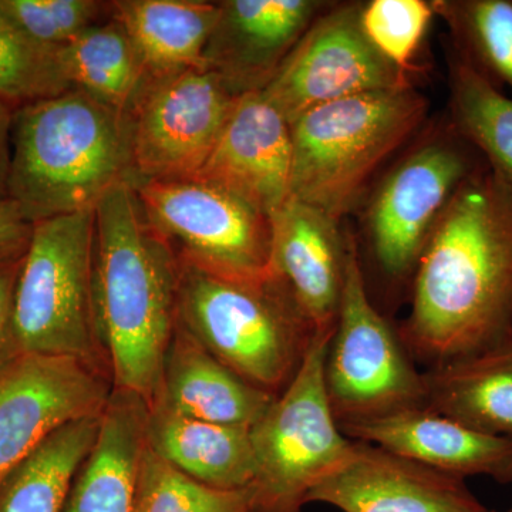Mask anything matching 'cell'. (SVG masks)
Wrapping results in <instances>:
<instances>
[{
    "mask_svg": "<svg viewBox=\"0 0 512 512\" xmlns=\"http://www.w3.org/2000/svg\"><path fill=\"white\" fill-rule=\"evenodd\" d=\"M397 329L427 369L512 342V184L490 167L461 185L413 275Z\"/></svg>",
    "mask_w": 512,
    "mask_h": 512,
    "instance_id": "1",
    "label": "cell"
},
{
    "mask_svg": "<svg viewBox=\"0 0 512 512\" xmlns=\"http://www.w3.org/2000/svg\"><path fill=\"white\" fill-rule=\"evenodd\" d=\"M180 261L148 222L130 178L94 208L92 311L114 389L156 400L178 323Z\"/></svg>",
    "mask_w": 512,
    "mask_h": 512,
    "instance_id": "2",
    "label": "cell"
},
{
    "mask_svg": "<svg viewBox=\"0 0 512 512\" xmlns=\"http://www.w3.org/2000/svg\"><path fill=\"white\" fill-rule=\"evenodd\" d=\"M131 178L123 114L79 89L13 113L8 197L26 220L92 211Z\"/></svg>",
    "mask_w": 512,
    "mask_h": 512,
    "instance_id": "3",
    "label": "cell"
},
{
    "mask_svg": "<svg viewBox=\"0 0 512 512\" xmlns=\"http://www.w3.org/2000/svg\"><path fill=\"white\" fill-rule=\"evenodd\" d=\"M178 323L232 372L274 396L292 382L318 332L276 272L235 279L181 261Z\"/></svg>",
    "mask_w": 512,
    "mask_h": 512,
    "instance_id": "4",
    "label": "cell"
},
{
    "mask_svg": "<svg viewBox=\"0 0 512 512\" xmlns=\"http://www.w3.org/2000/svg\"><path fill=\"white\" fill-rule=\"evenodd\" d=\"M426 114L427 100L413 87L357 94L305 111L291 123V198L340 222Z\"/></svg>",
    "mask_w": 512,
    "mask_h": 512,
    "instance_id": "5",
    "label": "cell"
},
{
    "mask_svg": "<svg viewBox=\"0 0 512 512\" xmlns=\"http://www.w3.org/2000/svg\"><path fill=\"white\" fill-rule=\"evenodd\" d=\"M333 330H318L298 373L249 429L256 476L254 512H301L306 497L353 450L326 397L323 367Z\"/></svg>",
    "mask_w": 512,
    "mask_h": 512,
    "instance_id": "6",
    "label": "cell"
},
{
    "mask_svg": "<svg viewBox=\"0 0 512 512\" xmlns=\"http://www.w3.org/2000/svg\"><path fill=\"white\" fill-rule=\"evenodd\" d=\"M94 210L33 224L13 311L19 353L94 363Z\"/></svg>",
    "mask_w": 512,
    "mask_h": 512,
    "instance_id": "7",
    "label": "cell"
},
{
    "mask_svg": "<svg viewBox=\"0 0 512 512\" xmlns=\"http://www.w3.org/2000/svg\"><path fill=\"white\" fill-rule=\"evenodd\" d=\"M326 397L339 427L421 409L423 372L399 333L370 301L359 252L348 235L345 282L323 367Z\"/></svg>",
    "mask_w": 512,
    "mask_h": 512,
    "instance_id": "8",
    "label": "cell"
},
{
    "mask_svg": "<svg viewBox=\"0 0 512 512\" xmlns=\"http://www.w3.org/2000/svg\"><path fill=\"white\" fill-rule=\"evenodd\" d=\"M130 181L148 222L181 262L227 278L275 274L269 215L194 178Z\"/></svg>",
    "mask_w": 512,
    "mask_h": 512,
    "instance_id": "9",
    "label": "cell"
},
{
    "mask_svg": "<svg viewBox=\"0 0 512 512\" xmlns=\"http://www.w3.org/2000/svg\"><path fill=\"white\" fill-rule=\"evenodd\" d=\"M487 165L450 123L394 165L373 194L366 222L373 258L387 278H413L441 214Z\"/></svg>",
    "mask_w": 512,
    "mask_h": 512,
    "instance_id": "10",
    "label": "cell"
},
{
    "mask_svg": "<svg viewBox=\"0 0 512 512\" xmlns=\"http://www.w3.org/2000/svg\"><path fill=\"white\" fill-rule=\"evenodd\" d=\"M237 100L204 67L144 77L124 114L131 178L177 181L197 177Z\"/></svg>",
    "mask_w": 512,
    "mask_h": 512,
    "instance_id": "11",
    "label": "cell"
},
{
    "mask_svg": "<svg viewBox=\"0 0 512 512\" xmlns=\"http://www.w3.org/2000/svg\"><path fill=\"white\" fill-rule=\"evenodd\" d=\"M359 3L329 6L262 90L289 124L305 111L357 94L413 87L409 74L367 39Z\"/></svg>",
    "mask_w": 512,
    "mask_h": 512,
    "instance_id": "12",
    "label": "cell"
},
{
    "mask_svg": "<svg viewBox=\"0 0 512 512\" xmlns=\"http://www.w3.org/2000/svg\"><path fill=\"white\" fill-rule=\"evenodd\" d=\"M113 390L77 357L20 353L0 366V485L64 424L103 412Z\"/></svg>",
    "mask_w": 512,
    "mask_h": 512,
    "instance_id": "13",
    "label": "cell"
},
{
    "mask_svg": "<svg viewBox=\"0 0 512 512\" xmlns=\"http://www.w3.org/2000/svg\"><path fill=\"white\" fill-rule=\"evenodd\" d=\"M343 512H493L451 476L375 444L353 441L348 460L306 497Z\"/></svg>",
    "mask_w": 512,
    "mask_h": 512,
    "instance_id": "14",
    "label": "cell"
},
{
    "mask_svg": "<svg viewBox=\"0 0 512 512\" xmlns=\"http://www.w3.org/2000/svg\"><path fill=\"white\" fill-rule=\"evenodd\" d=\"M204 52V69L234 94L262 92L328 2L227 0Z\"/></svg>",
    "mask_w": 512,
    "mask_h": 512,
    "instance_id": "15",
    "label": "cell"
},
{
    "mask_svg": "<svg viewBox=\"0 0 512 512\" xmlns=\"http://www.w3.org/2000/svg\"><path fill=\"white\" fill-rule=\"evenodd\" d=\"M194 180L272 217L291 198V124L264 93L242 94Z\"/></svg>",
    "mask_w": 512,
    "mask_h": 512,
    "instance_id": "16",
    "label": "cell"
},
{
    "mask_svg": "<svg viewBox=\"0 0 512 512\" xmlns=\"http://www.w3.org/2000/svg\"><path fill=\"white\" fill-rule=\"evenodd\" d=\"M272 265L316 330L335 329L348 237L339 222L289 198L272 214Z\"/></svg>",
    "mask_w": 512,
    "mask_h": 512,
    "instance_id": "17",
    "label": "cell"
},
{
    "mask_svg": "<svg viewBox=\"0 0 512 512\" xmlns=\"http://www.w3.org/2000/svg\"><path fill=\"white\" fill-rule=\"evenodd\" d=\"M340 430L350 440L375 444L451 476H485L512 485V439L480 433L424 407Z\"/></svg>",
    "mask_w": 512,
    "mask_h": 512,
    "instance_id": "18",
    "label": "cell"
},
{
    "mask_svg": "<svg viewBox=\"0 0 512 512\" xmlns=\"http://www.w3.org/2000/svg\"><path fill=\"white\" fill-rule=\"evenodd\" d=\"M275 397L232 372L177 323L161 387L151 404L187 419L249 430Z\"/></svg>",
    "mask_w": 512,
    "mask_h": 512,
    "instance_id": "19",
    "label": "cell"
},
{
    "mask_svg": "<svg viewBox=\"0 0 512 512\" xmlns=\"http://www.w3.org/2000/svg\"><path fill=\"white\" fill-rule=\"evenodd\" d=\"M148 412L150 404L143 397L113 390L101 414L96 444L74 480L63 512H136Z\"/></svg>",
    "mask_w": 512,
    "mask_h": 512,
    "instance_id": "20",
    "label": "cell"
},
{
    "mask_svg": "<svg viewBox=\"0 0 512 512\" xmlns=\"http://www.w3.org/2000/svg\"><path fill=\"white\" fill-rule=\"evenodd\" d=\"M146 437L156 456L195 481L221 490L254 484L256 463L248 429L187 419L154 403Z\"/></svg>",
    "mask_w": 512,
    "mask_h": 512,
    "instance_id": "21",
    "label": "cell"
},
{
    "mask_svg": "<svg viewBox=\"0 0 512 512\" xmlns=\"http://www.w3.org/2000/svg\"><path fill=\"white\" fill-rule=\"evenodd\" d=\"M424 409L512 439V342L423 372Z\"/></svg>",
    "mask_w": 512,
    "mask_h": 512,
    "instance_id": "22",
    "label": "cell"
},
{
    "mask_svg": "<svg viewBox=\"0 0 512 512\" xmlns=\"http://www.w3.org/2000/svg\"><path fill=\"white\" fill-rule=\"evenodd\" d=\"M111 6L146 76L204 67L205 47L220 19V2L116 0Z\"/></svg>",
    "mask_w": 512,
    "mask_h": 512,
    "instance_id": "23",
    "label": "cell"
},
{
    "mask_svg": "<svg viewBox=\"0 0 512 512\" xmlns=\"http://www.w3.org/2000/svg\"><path fill=\"white\" fill-rule=\"evenodd\" d=\"M101 414L64 424L13 468L0 485V512H63L96 444Z\"/></svg>",
    "mask_w": 512,
    "mask_h": 512,
    "instance_id": "24",
    "label": "cell"
},
{
    "mask_svg": "<svg viewBox=\"0 0 512 512\" xmlns=\"http://www.w3.org/2000/svg\"><path fill=\"white\" fill-rule=\"evenodd\" d=\"M70 86L126 114L146 72L126 30L111 16L59 47Z\"/></svg>",
    "mask_w": 512,
    "mask_h": 512,
    "instance_id": "25",
    "label": "cell"
},
{
    "mask_svg": "<svg viewBox=\"0 0 512 512\" xmlns=\"http://www.w3.org/2000/svg\"><path fill=\"white\" fill-rule=\"evenodd\" d=\"M450 124L491 170L512 184V97L448 49Z\"/></svg>",
    "mask_w": 512,
    "mask_h": 512,
    "instance_id": "26",
    "label": "cell"
},
{
    "mask_svg": "<svg viewBox=\"0 0 512 512\" xmlns=\"http://www.w3.org/2000/svg\"><path fill=\"white\" fill-rule=\"evenodd\" d=\"M451 47L481 76L512 92V0H433Z\"/></svg>",
    "mask_w": 512,
    "mask_h": 512,
    "instance_id": "27",
    "label": "cell"
},
{
    "mask_svg": "<svg viewBox=\"0 0 512 512\" xmlns=\"http://www.w3.org/2000/svg\"><path fill=\"white\" fill-rule=\"evenodd\" d=\"M69 89L59 47L40 45L0 12V101L19 110Z\"/></svg>",
    "mask_w": 512,
    "mask_h": 512,
    "instance_id": "28",
    "label": "cell"
},
{
    "mask_svg": "<svg viewBox=\"0 0 512 512\" xmlns=\"http://www.w3.org/2000/svg\"><path fill=\"white\" fill-rule=\"evenodd\" d=\"M254 487L221 490L195 481L146 447L136 512H254Z\"/></svg>",
    "mask_w": 512,
    "mask_h": 512,
    "instance_id": "29",
    "label": "cell"
},
{
    "mask_svg": "<svg viewBox=\"0 0 512 512\" xmlns=\"http://www.w3.org/2000/svg\"><path fill=\"white\" fill-rule=\"evenodd\" d=\"M433 16V5L424 0H372L360 9L367 39L384 59L409 76Z\"/></svg>",
    "mask_w": 512,
    "mask_h": 512,
    "instance_id": "30",
    "label": "cell"
},
{
    "mask_svg": "<svg viewBox=\"0 0 512 512\" xmlns=\"http://www.w3.org/2000/svg\"><path fill=\"white\" fill-rule=\"evenodd\" d=\"M0 12L40 45L62 47L113 15V6L97 0H0Z\"/></svg>",
    "mask_w": 512,
    "mask_h": 512,
    "instance_id": "31",
    "label": "cell"
},
{
    "mask_svg": "<svg viewBox=\"0 0 512 512\" xmlns=\"http://www.w3.org/2000/svg\"><path fill=\"white\" fill-rule=\"evenodd\" d=\"M23 254L0 258V366L20 355L13 330V311Z\"/></svg>",
    "mask_w": 512,
    "mask_h": 512,
    "instance_id": "32",
    "label": "cell"
},
{
    "mask_svg": "<svg viewBox=\"0 0 512 512\" xmlns=\"http://www.w3.org/2000/svg\"><path fill=\"white\" fill-rule=\"evenodd\" d=\"M33 224L26 220L18 202L0 200V258L23 254L28 248Z\"/></svg>",
    "mask_w": 512,
    "mask_h": 512,
    "instance_id": "33",
    "label": "cell"
},
{
    "mask_svg": "<svg viewBox=\"0 0 512 512\" xmlns=\"http://www.w3.org/2000/svg\"><path fill=\"white\" fill-rule=\"evenodd\" d=\"M13 113L0 101V200L8 197V175L10 165V137H12Z\"/></svg>",
    "mask_w": 512,
    "mask_h": 512,
    "instance_id": "34",
    "label": "cell"
},
{
    "mask_svg": "<svg viewBox=\"0 0 512 512\" xmlns=\"http://www.w3.org/2000/svg\"><path fill=\"white\" fill-rule=\"evenodd\" d=\"M510 512H512V510Z\"/></svg>",
    "mask_w": 512,
    "mask_h": 512,
    "instance_id": "35",
    "label": "cell"
}]
</instances>
